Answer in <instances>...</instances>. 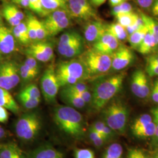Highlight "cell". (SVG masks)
Segmentation results:
<instances>
[{
  "instance_id": "55",
  "label": "cell",
  "mask_w": 158,
  "mask_h": 158,
  "mask_svg": "<svg viewBox=\"0 0 158 158\" xmlns=\"http://www.w3.org/2000/svg\"><path fill=\"white\" fill-rule=\"evenodd\" d=\"M126 1H128V0H108L109 4L112 8L115 6L121 4H122L124 2H126Z\"/></svg>"
},
{
  "instance_id": "22",
  "label": "cell",
  "mask_w": 158,
  "mask_h": 158,
  "mask_svg": "<svg viewBox=\"0 0 158 158\" xmlns=\"http://www.w3.org/2000/svg\"><path fill=\"white\" fill-rule=\"evenodd\" d=\"M12 32L15 40L21 44L27 45L31 42L26 22L22 21L17 26L14 27Z\"/></svg>"
},
{
  "instance_id": "47",
  "label": "cell",
  "mask_w": 158,
  "mask_h": 158,
  "mask_svg": "<svg viewBox=\"0 0 158 158\" xmlns=\"http://www.w3.org/2000/svg\"><path fill=\"white\" fill-rule=\"evenodd\" d=\"M146 72L151 77L158 76V65L153 63L147 62Z\"/></svg>"
},
{
  "instance_id": "7",
  "label": "cell",
  "mask_w": 158,
  "mask_h": 158,
  "mask_svg": "<svg viewBox=\"0 0 158 158\" xmlns=\"http://www.w3.org/2000/svg\"><path fill=\"white\" fill-rule=\"evenodd\" d=\"M57 51L59 54L66 58L79 57L85 51V40L78 32L69 30L60 36Z\"/></svg>"
},
{
  "instance_id": "26",
  "label": "cell",
  "mask_w": 158,
  "mask_h": 158,
  "mask_svg": "<svg viewBox=\"0 0 158 158\" xmlns=\"http://www.w3.org/2000/svg\"><path fill=\"white\" fill-rule=\"evenodd\" d=\"M107 32L111 34L119 41L127 40L128 36L125 28L118 23L107 25Z\"/></svg>"
},
{
  "instance_id": "19",
  "label": "cell",
  "mask_w": 158,
  "mask_h": 158,
  "mask_svg": "<svg viewBox=\"0 0 158 158\" xmlns=\"http://www.w3.org/2000/svg\"><path fill=\"white\" fill-rule=\"evenodd\" d=\"M0 158H27V155L17 143L8 142L0 145Z\"/></svg>"
},
{
  "instance_id": "35",
  "label": "cell",
  "mask_w": 158,
  "mask_h": 158,
  "mask_svg": "<svg viewBox=\"0 0 158 158\" xmlns=\"http://www.w3.org/2000/svg\"><path fill=\"white\" fill-rule=\"evenodd\" d=\"M89 137L93 145L98 148L103 147L107 142V140L100 134L91 127L89 128Z\"/></svg>"
},
{
  "instance_id": "39",
  "label": "cell",
  "mask_w": 158,
  "mask_h": 158,
  "mask_svg": "<svg viewBox=\"0 0 158 158\" xmlns=\"http://www.w3.org/2000/svg\"><path fill=\"white\" fill-rule=\"evenodd\" d=\"M35 18L32 14L29 13L28 14V17L27 19V25L28 31L29 36L31 41L36 42L37 38H36V29H35Z\"/></svg>"
},
{
  "instance_id": "59",
  "label": "cell",
  "mask_w": 158,
  "mask_h": 158,
  "mask_svg": "<svg viewBox=\"0 0 158 158\" xmlns=\"http://www.w3.org/2000/svg\"><path fill=\"white\" fill-rule=\"evenodd\" d=\"M153 155H154L155 156L158 157V149H157V150L154 152V153H153Z\"/></svg>"
},
{
  "instance_id": "51",
  "label": "cell",
  "mask_w": 158,
  "mask_h": 158,
  "mask_svg": "<svg viewBox=\"0 0 158 158\" xmlns=\"http://www.w3.org/2000/svg\"><path fill=\"white\" fill-rule=\"evenodd\" d=\"M78 94L82 98V100L85 102L86 104H90L91 102L92 95H91V93L89 90L85 91H83L81 93H79Z\"/></svg>"
},
{
  "instance_id": "17",
  "label": "cell",
  "mask_w": 158,
  "mask_h": 158,
  "mask_svg": "<svg viewBox=\"0 0 158 158\" xmlns=\"http://www.w3.org/2000/svg\"><path fill=\"white\" fill-rule=\"evenodd\" d=\"M64 155L55 147L45 144L37 147L27 155V158H63Z\"/></svg>"
},
{
  "instance_id": "15",
  "label": "cell",
  "mask_w": 158,
  "mask_h": 158,
  "mask_svg": "<svg viewBox=\"0 0 158 158\" xmlns=\"http://www.w3.org/2000/svg\"><path fill=\"white\" fill-rule=\"evenodd\" d=\"M119 42L111 34L106 32L95 43L93 48L102 53L111 55L119 48Z\"/></svg>"
},
{
  "instance_id": "3",
  "label": "cell",
  "mask_w": 158,
  "mask_h": 158,
  "mask_svg": "<svg viewBox=\"0 0 158 158\" xmlns=\"http://www.w3.org/2000/svg\"><path fill=\"white\" fill-rule=\"evenodd\" d=\"M103 121L118 134H124L128 123L129 110L119 100H112L102 110Z\"/></svg>"
},
{
  "instance_id": "36",
  "label": "cell",
  "mask_w": 158,
  "mask_h": 158,
  "mask_svg": "<svg viewBox=\"0 0 158 158\" xmlns=\"http://www.w3.org/2000/svg\"><path fill=\"white\" fill-rule=\"evenodd\" d=\"M153 121L152 117L148 114H143L136 119L132 125V131L135 132L136 130H139L145 125L149 124Z\"/></svg>"
},
{
  "instance_id": "11",
  "label": "cell",
  "mask_w": 158,
  "mask_h": 158,
  "mask_svg": "<svg viewBox=\"0 0 158 158\" xmlns=\"http://www.w3.org/2000/svg\"><path fill=\"white\" fill-rule=\"evenodd\" d=\"M26 56L32 57L38 61L48 62L54 57L52 44L45 40L34 42L25 49Z\"/></svg>"
},
{
  "instance_id": "5",
  "label": "cell",
  "mask_w": 158,
  "mask_h": 158,
  "mask_svg": "<svg viewBox=\"0 0 158 158\" xmlns=\"http://www.w3.org/2000/svg\"><path fill=\"white\" fill-rule=\"evenodd\" d=\"M78 59L84 65L89 78L108 72L111 69V57L91 48L80 55Z\"/></svg>"
},
{
  "instance_id": "60",
  "label": "cell",
  "mask_w": 158,
  "mask_h": 158,
  "mask_svg": "<svg viewBox=\"0 0 158 158\" xmlns=\"http://www.w3.org/2000/svg\"><path fill=\"white\" fill-rule=\"evenodd\" d=\"M2 59V53L0 51V62H1Z\"/></svg>"
},
{
  "instance_id": "57",
  "label": "cell",
  "mask_w": 158,
  "mask_h": 158,
  "mask_svg": "<svg viewBox=\"0 0 158 158\" xmlns=\"http://www.w3.org/2000/svg\"><path fill=\"white\" fill-rule=\"evenodd\" d=\"M6 136H7V133L6 132V130L0 125V139H2L6 138Z\"/></svg>"
},
{
  "instance_id": "27",
  "label": "cell",
  "mask_w": 158,
  "mask_h": 158,
  "mask_svg": "<svg viewBox=\"0 0 158 158\" xmlns=\"http://www.w3.org/2000/svg\"><path fill=\"white\" fill-rule=\"evenodd\" d=\"M147 31V26L144 24L142 27L128 35L127 40H128V42L132 48L136 50L138 49L142 40L144 39Z\"/></svg>"
},
{
  "instance_id": "61",
  "label": "cell",
  "mask_w": 158,
  "mask_h": 158,
  "mask_svg": "<svg viewBox=\"0 0 158 158\" xmlns=\"http://www.w3.org/2000/svg\"><path fill=\"white\" fill-rule=\"evenodd\" d=\"M149 158H158V157L157 156H155L154 155H152L151 156H149Z\"/></svg>"
},
{
  "instance_id": "6",
  "label": "cell",
  "mask_w": 158,
  "mask_h": 158,
  "mask_svg": "<svg viewBox=\"0 0 158 158\" xmlns=\"http://www.w3.org/2000/svg\"><path fill=\"white\" fill-rule=\"evenodd\" d=\"M42 127V121L39 113L30 111L22 114L17 119L15 131L21 141L29 142L38 136Z\"/></svg>"
},
{
  "instance_id": "10",
  "label": "cell",
  "mask_w": 158,
  "mask_h": 158,
  "mask_svg": "<svg viewBox=\"0 0 158 158\" xmlns=\"http://www.w3.org/2000/svg\"><path fill=\"white\" fill-rule=\"evenodd\" d=\"M19 66L13 60L0 62V88L11 90L20 81Z\"/></svg>"
},
{
  "instance_id": "54",
  "label": "cell",
  "mask_w": 158,
  "mask_h": 158,
  "mask_svg": "<svg viewBox=\"0 0 158 158\" xmlns=\"http://www.w3.org/2000/svg\"><path fill=\"white\" fill-rule=\"evenodd\" d=\"M107 0H90L91 4L94 7H98L104 4Z\"/></svg>"
},
{
  "instance_id": "2",
  "label": "cell",
  "mask_w": 158,
  "mask_h": 158,
  "mask_svg": "<svg viewBox=\"0 0 158 158\" xmlns=\"http://www.w3.org/2000/svg\"><path fill=\"white\" fill-rule=\"evenodd\" d=\"M126 76L125 72L111 75L96 81L91 92V108L100 111L121 90Z\"/></svg>"
},
{
  "instance_id": "30",
  "label": "cell",
  "mask_w": 158,
  "mask_h": 158,
  "mask_svg": "<svg viewBox=\"0 0 158 158\" xmlns=\"http://www.w3.org/2000/svg\"><path fill=\"white\" fill-rule=\"evenodd\" d=\"M123 148L119 143H113L105 150L102 158H123Z\"/></svg>"
},
{
  "instance_id": "16",
  "label": "cell",
  "mask_w": 158,
  "mask_h": 158,
  "mask_svg": "<svg viewBox=\"0 0 158 158\" xmlns=\"http://www.w3.org/2000/svg\"><path fill=\"white\" fill-rule=\"evenodd\" d=\"M15 49V39L12 30L2 26L0 27V51L2 54H10Z\"/></svg>"
},
{
  "instance_id": "25",
  "label": "cell",
  "mask_w": 158,
  "mask_h": 158,
  "mask_svg": "<svg viewBox=\"0 0 158 158\" xmlns=\"http://www.w3.org/2000/svg\"><path fill=\"white\" fill-rule=\"evenodd\" d=\"M41 2L44 9L49 14L57 10L68 12V0H41Z\"/></svg>"
},
{
  "instance_id": "45",
  "label": "cell",
  "mask_w": 158,
  "mask_h": 158,
  "mask_svg": "<svg viewBox=\"0 0 158 158\" xmlns=\"http://www.w3.org/2000/svg\"><path fill=\"white\" fill-rule=\"evenodd\" d=\"M75 158H95L94 152L90 149H76L74 152Z\"/></svg>"
},
{
  "instance_id": "34",
  "label": "cell",
  "mask_w": 158,
  "mask_h": 158,
  "mask_svg": "<svg viewBox=\"0 0 158 158\" xmlns=\"http://www.w3.org/2000/svg\"><path fill=\"white\" fill-rule=\"evenodd\" d=\"M134 12L133 6L128 1L124 2L118 6L112 8L111 14L114 17H117L121 15Z\"/></svg>"
},
{
  "instance_id": "28",
  "label": "cell",
  "mask_w": 158,
  "mask_h": 158,
  "mask_svg": "<svg viewBox=\"0 0 158 158\" xmlns=\"http://www.w3.org/2000/svg\"><path fill=\"white\" fill-rule=\"evenodd\" d=\"M139 14L144 24L152 34L155 40L156 48H158V21L143 12H140Z\"/></svg>"
},
{
  "instance_id": "46",
  "label": "cell",
  "mask_w": 158,
  "mask_h": 158,
  "mask_svg": "<svg viewBox=\"0 0 158 158\" xmlns=\"http://www.w3.org/2000/svg\"><path fill=\"white\" fill-rule=\"evenodd\" d=\"M127 158H150L140 149L133 148L128 150Z\"/></svg>"
},
{
  "instance_id": "13",
  "label": "cell",
  "mask_w": 158,
  "mask_h": 158,
  "mask_svg": "<svg viewBox=\"0 0 158 158\" xmlns=\"http://www.w3.org/2000/svg\"><path fill=\"white\" fill-rule=\"evenodd\" d=\"M111 69L115 71H121L130 65L134 60L133 51L125 46H119L111 55Z\"/></svg>"
},
{
  "instance_id": "52",
  "label": "cell",
  "mask_w": 158,
  "mask_h": 158,
  "mask_svg": "<svg viewBox=\"0 0 158 158\" xmlns=\"http://www.w3.org/2000/svg\"><path fill=\"white\" fill-rule=\"evenodd\" d=\"M151 11L153 16L158 18V0H156L151 8Z\"/></svg>"
},
{
  "instance_id": "53",
  "label": "cell",
  "mask_w": 158,
  "mask_h": 158,
  "mask_svg": "<svg viewBox=\"0 0 158 158\" xmlns=\"http://www.w3.org/2000/svg\"><path fill=\"white\" fill-rule=\"evenodd\" d=\"M14 3L23 7H28L29 0H12Z\"/></svg>"
},
{
  "instance_id": "32",
  "label": "cell",
  "mask_w": 158,
  "mask_h": 158,
  "mask_svg": "<svg viewBox=\"0 0 158 158\" xmlns=\"http://www.w3.org/2000/svg\"><path fill=\"white\" fill-rule=\"evenodd\" d=\"M155 133V125L152 121L149 124L145 125L139 130L133 132V134L138 138L145 139L148 138H152Z\"/></svg>"
},
{
  "instance_id": "8",
  "label": "cell",
  "mask_w": 158,
  "mask_h": 158,
  "mask_svg": "<svg viewBox=\"0 0 158 158\" xmlns=\"http://www.w3.org/2000/svg\"><path fill=\"white\" fill-rule=\"evenodd\" d=\"M40 87L46 102L50 104L56 102L60 85L53 66H49L44 72L40 80Z\"/></svg>"
},
{
  "instance_id": "50",
  "label": "cell",
  "mask_w": 158,
  "mask_h": 158,
  "mask_svg": "<svg viewBox=\"0 0 158 158\" xmlns=\"http://www.w3.org/2000/svg\"><path fill=\"white\" fill-rule=\"evenodd\" d=\"M9 119V113L3 107L0 106V123H6Z\"/></svg>"
},
{
  "instance_id": "38",
  "label": "cell",
  "mask_w": 158,
  "mask_h": 158,
  "mask_svg": "<svg viewBox=\"0 0 158 158\" xmlns=\"http://www.w3.org/2000/svg\"><path fill=\"white\" fill-rule=\"evenodd\" d=\"M19 72L20 78L24 83L31 81L37 76V74L27 68L23 63L19 66Z\"/></svg>"
},
{
  "instance_id": "58",
  "label": "cell",
  "mask_w": 158,
  "mask_h": 158,
  "mask_svg": "<svg viewBox=\"0 0 158 158\" xmlns=\"http://www.w3.org/2000/svg\"><path fill=\"white\" fill-rule=\"evenodd\" d=\"M2 26V17L0 15V27Z\"/></svg>"
},
{
  "instance_id": "31",
  "label": "cell",
  "mask_w": 158,
  "mask_h": 158,
  "mask_svg": "<svg viewBox=\"0 0 158 158\" xmlns=\"http://www.w3.org/2000/svg\"><path fill=\"white\" fill-rule=\"evenodd\" d=\"M17 98L23 107L28 110H32L37 107L40 102V99L32 98L22 91L19 92Z\"/></svg>"
},
{
  "instance_id": "1",
  "label": "cell",
  "mask_w": 158,
  "mask_h": 158,
  "mask_svg": "<svg viewBox=\"0 0 158 158\" xmlns=\"http://www.w3.org/2000/svg\"><path fill=\"white\" fill-rule=\"evenodd\" d=\"M53 119L57 128L68 137L76 141H82L85 135L83 115L73 107L60 106L55 108Z\"/></svg>"
},
{
  "instance_id": "29",
  "label": "cell",
  "mask_w": 158,
  "mask_h": 158,
  "mask_svg": "<svg viewBox=\"0 0 158 158\" xmlns=\"http://www.w3.org/2000/svg\"><path fill=\"white\" fill-rule=\"evenodd\" d=\"M69 15L64 17L59 22L56 23L55 24L53 25L49 28L47 29L48 32L49 34V36H55L56 35L62 32L64 29L67 28L70 25V20Z\"/></svg>"
},
{
  "instance_id": "20",
  "label": "cell",
  "mask_w": 158,
  "mask_h": 158,
  "mask_svg": "<svg viewBox=\"0 0 158 158\" xmlns=\"http://www.w3.org/2000/svg\"><path fill=\"white\" fill-rule=\"evenodd\" d=\"M60 97L67 106L76 109L83 108L86 105L78 94L70 92L63 88L60 91Z\"/></svg>"
},
{
  "instance_id": "24",
  "label": "cell",
  "mask_w": 158,
  "mask_h": 158,
  "mask_svg": "<svg viewBox=\"0 0 158 158\" xmlns=\"http://www.w3.org/2000/svg\"><path fill=\"white\" fill-rule=\"evenodd\" d=\"M90 127L100 134L107 142L115 137L116 132L110 128L103 121H97L93 123Z\"/></svg>"
},
{
  "instance_id": "37",
  "label": "cell",
  "mask_w": 158,
  "mask_h": 158,
  "mask_svg": "<svg viewBox=\"0 0 158 158\" xmlns=\"http://www.w3.org/2000/svg\"><path fill=\"white\" fill-rule=\"evenodd\" d=\"M35 23L37 41L44 40L48 37H49L48 31L42 21H40L36 17Z\"/></svg>"
},
{
  "instance_id": "18",
  "label": "cell",
  "mask_w": 158,
  "mask_h": 158,
  "mask_svg": "<svg viewBox=\"0 0 158 158\" xmlns=\"http://www.w3.org/2000/svg\"><path fill=\"white\" fill-rule=\"evenodd\" d=\"M2 15L8 23L14 27L17 26L24 19V14L17 6L12 4H6L2 9Z\"/></svg>"
},
{
  "instance_id": "14",
  "label": "cell",
  "mask_w": 158,
  "mask_h": 158,
  "mask_svg": "<svg viewBox=\"0 0 158 158\" xmlns=\"http://www.w3.org/2000/svg\"><path fill=\"white\" fill-rule=\"evenodd\" d=\"M107 32V25L99 19L88 21L84 28L85 40L90 43H95Z\"/></svg>"
},
{
  "instance_id": "44",
  "label": "cell",
  "mask_w": 158,
  "mask_h": 158,
  "mask_svg": "<svg viewBox=\"0 0 158 158\" xmlns=\"http://www.w3.org/2000/svg\"><path fill=\"white\" fill-rule=\"evenodd\" d=\"M23 63L27 68L34 72L36 74L38 75L40 73V66L38 64V60L34 59V57L27 56V58Z\"/></svg>"
},
{
  "instance_id": "9",
  "label": "cell",
  "mask_w": 158,
  "mask_h": 158,
  "mask_svg": "<svg viewBox=\"0 0 158 158\" xmlns=\"http://www.w3.org/2000/svg\"><path fill=\"white\" fill-rule=\"evenodd\" d=\"M68 12L70 16L80 21L98 19L97 11L90 0H68Z\"/></svg>"
},
{
  "instance_id": "33",
  "label": "cell",
  "mask_w": 158,
  "mask_h": 158,
  "mask_svg": "<svg viewBox=\"0 0 158 158\" xmlns=\"http://www.w3.org/2000/svg\"><path fill=\"white\" fill-rule=\"evenodd\" d=\"M140 17V14H137L135 12H132L131 13H128L121 15L120 16L116 17L117 23L123 26L125 28H127V27L131 25L134 23L138 19V18Z\"/></svg>"
},
{
  "instance_id": "49",
  "label": "cell",
  "mask_w": 158,
  "mask_h": 158,
  "mask_svg": "<svg viewBox=\"0 0 158 158\" xmlns=\"http://www.w3.org/2000/svg\"><path fill=\"white\" fill-rule=\"evenodd\" d=\"M151 95L153 102L158 104V79L154 82L152 89L151 90Z\"/></svg>"
},
{
  "instance_id": "40",
  "label": "cell",
  "mask_w": 158,
  "mask_h": 158,
  "mask_svg": "<svg viewBox=\"0 0 158 158\" xmlns=\"http://www.w3.org/2000/svg\"><path fill=\"white\" fill-rule=\"evenodd\" d=\"M28 7L32 11L42 17H46L49 14L44 9L41 0H29Z\"/></svg>"
},
{
  "instance_id": "4",
  "label": "cell",
  "mask_w": 158,
  "mask_h": 158,
  "mask_svg": "<svg viewBox=\"0 0 158 158\" xmlns=\"http://www.w3.org/2000/svg\"><path fill=\"white\" fill-rule=\"evenodd\" d=\"M55 72L60 87L89 79L84 65L79 59L59 63Z\"/></svg>"
},
{
  "instance_id": "42",
  "label": "cell",
  "mask_w": 158,
  "mask_h": 158,
  "mask_svg": "<svg viewBox=\"0 0 158 158\" xmlns=\"http://www.w3.org/2000/svg\"><path fill=\"white\" fill-rule=\"evenodd\" d=\"M153 121L155 125V133L153 136L152 145L153 147L158 149V107L153 108L151 110Z\"/></svg>"
},
{
  "instance_id": "41",
  "label": "cell",
  "mask_w": 158,
  "mask_h": 158,
  "mask_svg": "<svg viewBox=\"0 0 158 158\" xmlns=\"http://www.w3.org/2000/svg\"><path fill=\"white\" fill-rule=\"evenodd\" d=\"M62 88L76 94H79L85 91L89 90L88 85L83 81H79L74 83L73 85H66V86L62 87Z\"/></svg>"
},
{
  "instance_id": "21",
  "label": "cell",
  "mask_w": 158,
  "mask_h": 158,
  "mask_svg": "<svg viewBox=\"0 0 158 158\" xmlns=\"http://www.w3.org/2000/svg\"><path fill=\"white\" fill-rule=\"evenodd\" d=\"M0 106L14 114H17L19 113L20 108L15 100L9 91L2 88H0Z\"/></svg>"
},
{
  "instance_id": "12",
  "label": "cell",
  "mask_w": 158,
  "mask_h": 158,
  "mask_svg": "<svg viewBox=\"0 0 158 158\" xmlns=\"http://www.w3.org/2000/svg\"><path fill=\"white\" fill-rule=\"evenodd\" d=\"M131 89L139 98H145L151 94V87L146 73L141 69L136 70L132 75Z\"/></svg>"
},
{
  "instance_id": "48",
  "label": "cell",
  "mask_w": 158,
  "mask_h": 158,
  "mask_svg": "<svg viewBox=\"0 0 158 158\" xmlns=\"http://www.w3.org/2000/svg\"><path fill=\"white\" fill-rule=\"evenodd\" d=\"M156 1V0H135V2L137 6H139L142 9L148 10H151Z\"/></svg>"
},
{
  "instance_id": "43",
  "label": "cell",
  "mask_w": 158,
  "mask_h": 158,
  "mask_svg": "<svg viewBox=\"0 0 158 158\" xmlns=\"http://www.w3.org/2000/svg\"><path fill=\"white\" fill-rule=\"evenodd\" d=\"M21 91L34 98L40 99V91L37 85L29 84L25 86Z\"/></svg>"
},
{
  "instance_id": "56",
  "label": "cell",
  "mask_w": 158,
  "mask_h": 158,
  "mask_svg": "<svg viewBox=\"0 0 158 158\" xmlns=\"http://www.w3.org/2000/svg\"><path fill=\"white\" fill-rule=\"evenodd\" d=\"M147 62L153 63L158 65V54L152 55L147 58Z\"/></svg>"
},
{
  "instance_id": "23",
  "label": "cell",
  "mask_w": 158,
  "mask_h": 158,
  "mask_svg": "<svg viewBox=\"0 0 158 158\" xmlns=\"http://www.w3.org/2000/svg\"><path fill=\"white\" fill-rule=\"evenodd\" d=\"M155 48H156V45L155 38L147 28L144 39L136 50L142 55H148L152 52Z\"/></svg>"
}]
</instances>
